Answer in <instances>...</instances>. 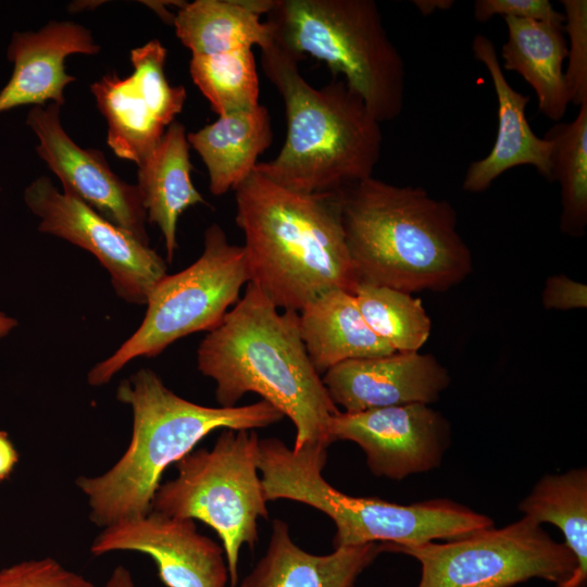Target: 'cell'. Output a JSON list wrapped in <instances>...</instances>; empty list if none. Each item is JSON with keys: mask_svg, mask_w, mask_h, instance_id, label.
<instances>
[{"mask_svg": "<svg viewBox=\"0 0 587 587\" xmlns=\"http://www.w3.org/2000/svg\"><path fill=\"white\" fill-rule=\"evenodd\" d=\"M503 20L508 39L501 47V68L519 73L536 93L538 111L560 121L570 104L563 70L567 52L563 24Z\"/></svg>", "mask_w": 587, "mask_h": 587, "instance_id": "cell-22", "label": "cell"}, {"mask_svg": "<svg viewBox=\"0 0 587 587\" xmlns=\"http://www.w3.org/2000/svg\"><path fill=\"white\" fill-rule=\"evenodd\" d=\"M268 547L243 587H355L360 574L383 552L380 542L313 554L297 546L287 523L274 520Z\"/></svg>", "mask_w": 587, "mask_h": 587, "instance_id": "cell-19", "label": "cell"}, {"mask_svg": "<svg viewBox=\"0 0 587 587\" xmlns=\"http://www.w3.org/2000/svg\"><path fill=\"white\" fill-rule=\"evenodd\" d=\"M236 192V224L254 284L278 309L301 311L360 283L341 223L339 191H291L254 171Z\"/></svg>", "mask_w": 587, "mask_h": 587, "instance_id": "cell-2", "label": "cell"}, {"mask_svg": "<svg viewBox=\"0 0 587 587\" xmlns=\"http://www.w3.org/2000/svg\"><path fill=\"white\" fill-rule=\"evenodd\" d=\"M541 302L547 310L570 311L587 308V286L559 274L546 279Z\"/></svg>", "mask_w": 587, "mask_h": 587, "instance_id": "cell-32", "label": "cell"}, {"mask_svg": "<svg viewBox=\"0 0 587 587\" xmlns=\"http://www.w3.org/2000/svg\"><path fill=\"white\" fill-rule=\"evenodd\" d=\"M353 295L367 326L396 352H416L428 340L432 321L421 299L365 282Z\"/></svg>", "mask_w": 587, "mask_h": 587, "instance_id": "cell-27", "label": "cell"}, {"mask_svg": "<svg viewBox=\"0 0 587 587\" xmlns=\"http://www.w3.org/2000/svg\"><path fill=\"white\" fill-rule=\"evenodd\" d=\"M273 139L271 116L264 105L234 112L187 134V140L204 163L210 191L222 196L236 190L259 163Z\"/></svg>", "mask_w": 587, "mask_h": 587, "instance_id": "cell-23", "label": "cell"}, {"mask_svg": "<svg viewBox=\"0 0 587 587\" xmlns=\"http://www.w3.org/2000/svg\"><path fill=\"white\" fill-rule=\"evenodd\" d=\"M60 110L51 102L28 111L26 124L38 138L37 154L59 177L63 193L149 245L147 212L137 186L113 173L101 151L77 146L62 127Z\"/></svg>", "mask_w": 587, "mask_h": 587, "instance_id": "cell-14", "label": "cell"}, {"mask_svg": "<svg viewBox=\"0 0 587 587\" xmlns=\"http://www.w3.org/2000/svg\"><path fill=\"white\" fill-rule=\"evenodd\" d=\"M116 399L132 409L129 445L104 473L76 479L90 521L102 528L150 512L164 471L212 432L262 428L284 417L265 400L232 408L193 403L168 389L150 369L123 379Z\"/></svg>", "mask_w": 587, "mask_h": 587, "instance_id": "cell-4", "label": "cell"}, {"mask_svg": "<svg viewBox=\"0 0 587 587\" xmlns=\"http://www.w3.org/2000/svg\"><path fill=\"white\" fill-rule=\"evenodd\" d=\"M192 170L185 126L175 121L138 165L136 186L147 212V222L160 228L170 262L177 248L179 216L192 205L207 203L191 182Z\"/></svg>", "mask_w": 587, "mask_h": 587, "instance_id": "cell-20", "label": "cell"}, {"mask_svg": "<svg viewBox=\"0 0 587 587\" xmlns=\"http://www.w3.org/2000/svg\"><path fill=\"white\" fill-rule=\"evenodd\" d=\"M327 433L332 444L360 446L375 476L396 480L437 469L451 441L448 420L424 403L338 412Z\"/></svg>", "mask_w": 587, "mask_h": 587, "instance_id": "cell-13", "label": "cell"}, {"mask_svg": "<svg viewBox=\"0 0 587 587\" xmlns=\"http://www.w3.org/2000/svg\"><path fill=\"white\" fill-rule=\"evenodd\" d=\"M544 137L552 145V182L561 188L560 229L582 237L587 226V101L573 121L555 124Z\"/></svg>", "mask_w": 587, "mask_h": 587, "instance_id": "cell-26", "label": "cell"}, {"mask_svg": "<svg viewBox=\"0 0 587 587\" xmlns=\"http://www.w3.org/2000/svg\"><path fill=\"white\" fill-rule=\"evenodd\" d=\"M298 63L274 43L261 50L263 72L285 104L287 135L279 153L255 171L308 195L337 192L373 176L383 146L380 122L342 78L315 88Z\"/></svg>", "mask_w": 587, "mask_h": 587, "instance_id": "cell-5", "label": "cell"}, {"mask_svg": "<svg viewBox=\"0 0 587 587\" xmlns=\"http://www.w3.org/2000/svg\"><path fill=\"white\" fill-rule=\"evenodd\" d=\"M563 32L567 34V66L564 71L570 103L587 101V1L561 0Z\"/></svg>", "mask_w": 587, "mask_h": 587, "instance_id": "cell-29", "label": "cell"}, {"mask_svg": "<svg viewBox=\"0 0 587 587\" xmlns=\"http://www.w3.org/2000/svg\"><path fill=\"white\" fill-rule=\"evenodd\" d=\"M17 461L18 454L8 434L0 430V480L10 476Z\"/></svg>", "mask_w": 587, "mask_h": 587, "instance_id": "cell-33", "label": "cell"}, {"mask_svg": "<svg viewBox=\"0 0 587 587\" xmlns=\"http://www.w3.org/2000/svg\"><path fill=\"white\" fill-rule=\"evenodd\" d=\"M249 282L243 246L229 243L223 228L211 224L204 232L201 255L155 285L141 324L112 355L89 371V385L109 383L133 359L155 357L183 337L211 332L238 302L241 287Z\"/></svg>", "mask_w": 587, "mask_h": 587, "instance_id": "cell-9", "label": "cell"}, {"mask_svg": "<svg viewBox=\"0 0 587 587\" xmlns=\"http://www.w3.org/2000/svg\"><path fill=\"white\" fill-rule=\"evenodd\" d=\"M104 587H135L130 572L123 565L116 566Z\"/></svg>", "mask_w": 587, "mask_h": 587, "instance_id": "cell-35", "label": "cell"}, {"mask_svg": "<svg viewBox=\"0 0 587 587\" xmlns=\"http://www.w3.org/2000/svg\"><path fill=\"white\" fill-rule=\"evenodd\" d=\"M189 72L218 116L260 105V85L252 49L192 55Z\"/></svg>", "mask_w": 587, "mask_h": 587, "instance_id": "cell-28", "label": "cell"}, {"mask_svg": "<svg viewBox=\"0 0 587 587\" xmlns=\"http://www.w3.org/2000/svg\"><path fill=\"white\" fill-rule=\"evenodd\" d=\"M166 53L162 43L152 39L130 51V76L108 73L90 85L108 123V146L137 166L157 147L187 97L184 86H172L166 79Z\"/></svg>", "mask_w": 587, "mask_h": 587, "instance_id": "cell-12", "label": "cell"}, {"mask_svg": "<svg viewBox=\"0 0 587 587\" xmlns=\"http://www.w3.org/2000/svg\"><path fill=\"white\" fill-rule=\"evenodd\" d=\"M450 379L448 370L434 355L419 351L347 360L322 377L332 401L348 413L429 404L439 399Z\"/></svg>", "mask_w": 587, "mask_h": 587, "instance_id": "cell-16", "label": "cell"}, {"mask_svg": "<svg viewBox=\"0 0 587 587\" xmlns=\"http://www.w3.org/2000/svg\"><path fill=\"white\" fill-rule=\"evenodd\" d=\"M259 440L254 429H223L211 449L192 450L176 462V477L160 484L151 501L153 511L201 521L217 534L230 587L238 584L241 548H254L258 520L268 519Z\"/></svg>", "mask_w": 587, "mask_h": 587, "instance_id": "cell-8", "label": "cell"}, {"mask_svg": "<svg viewBox=\"0 0 587 587\" xmlns=\"http://www.w3.org/2000/svg\"><path fill=\"white\" fill-rule=\"evenodd\" d=\"M299 330L320 375L347 360L396 352L367 326L354 295L342 289L329 290L299 311Z\"/></svg>", "mask_w": 587, "mask_h": 587, "instance_id": "cell-21", "label": "cell"}, {"mask_svg": "<svg viewBox=\"0 0 587 587\" xmlns=\"http://www.w3.org/2000/svg\"><path fill=\"white\" fill-rule=\"evenodd\" d=\"M240 587H243V586H240Z\"/></svg>", "mask_w": 587, "mask_h": 587, "instance_id": "cell-38", "label": "cell"}, {"mask_svg": "<svg viewBox=\"0 0 587 587\" xmlns=\"http://www.w3.org/2000/svg\"><path fill=\"white\" fill-rule=\"evenodd\" d=\"M17 324L16 319L0 311V338L9 335L17 326Z\"/></svg>", "mask_w": 587, "mask_h": 587, "instance_id": "cell-36", "label": "cell"}, {"mask_svg": "<svg viewBox=\"0 0 587 587\" xmlns=\"http://www.w3.org/2000/svg\"><path fill=\"white\" fill-rule=\"evenodd\" d=\"M24 201L39 218V232L70 241L97 258L124 301L146 304L152 289L167 275L164 259L148 243L78 199L60 192L47 176L26 187Z\"/></svg>", "mask_w": 587, "mask_h": 587, "instance_id": "cell-11", "label": "cell"}, {"mask_svg": "<svg viewBox=\"0 0 587 587\" xmlns=\"http://www.w3.org/2000/svg\"><path fill=\"white\" fill-rule=\"evenodd\" d=\"M414 7L423 16L432 15L436 11H445L452 8L453 0H414Z\"/></svg>", "mask_w": 587, "mask_h": 587, "instance_id": "cell-34", "label": "cell"}, {"mask_svg": "<svg viewBox=\"0 0 587 587\" xmlns=\"http://www.w3.org/2000/svg\"><path fill=\"white\" fill-rule=\"evenodd\" d=\"M277 309L248 283L241 299L201 340L197 367L215 382L220 407H236L247 392H255L295 425L294 450L328 447V422L340 411L309 359L299 312Z\"/></svg>", "mask_w": 587, "mask_h": 587, "instance_id": "cell-1", "label": "cell"}, {"mask_svg": "<svg viewBox=\"0 0 587 587\" xmlns=\"http://www.w3.org/2000/svg\"><path fill=\"white\" fill-rule=\"evenodd\" d=\"M472 52L491 78L498 104V129L489 153L470 163L462 189L472 193L486 191L501 174L520 165H532L552 182V145L547 138L537 136L526 118L529 97L509 84L495 45L488 37L476 35Z\"/></svg>", "mask_w": 587, "mask_h": 587, "instance_id": "cell-18", "label": "cell"}, {"mask_svg": "<svg viewBox=\"0 0 587 587\" xmlns=\"http://www.w3.org/2000/svg\"><path fill=\"white\" fill-rule=\"evenodd\" d=\"M0 587H98L84 576L46 557L23 561L0 571Z\"/></svg>", "mask_w": 587, "mask_h": 587, "instance_id": "cell-30", "label": "cell"}, {"mask_svg": "<svg viewBox=\"0 0 587 587\" xmlns=\"http://www.w3.org/2000/svg\"><path fill=\"white\" fill-rule=\"evenodd\" d=\"M380 545L383 552L403 553L420 562L417 587H512L530 578L560 587L577 569L566 545L526 516L502 528L486 527L441 544Z\"/></svg>", "mask_w": 587, "mask_h": 587, "instance_id": "cell-10", "label": "cell"}, {"mask_svg": "<svg viewBox=\"0 0 587 587\" xmlns=\"http://www.w3.org/2000/svg\"><path fill=\"white\" fill-rule=\"evenodd\" d=\"M274 0H196L184 3L173 25L192 55H210L273 43L271 25L261 21Z\"/></svg>", "mask_w": 587, "mask_h": 587, "instance_id": "cell-24", "label": "cell"}, {"mask_svg": "<svg viewBox=\"0 0 587 587\" xmlns=\"http://www.w3.org/2000/svg\"><path fill=\"white\" fill-rule=\"evenodd\" d=\"M346 243L360 282L412 294L447 291L473 270L457 211L420 186L373 176L339 190Z\"/></svg>", "mask_w": 587, "mask_h": 587, "instance_id": "cell-3", "label": "cell"}, {"mask_svg": "<svg viewBox=\"0 0 587 587\" xmlns=\"http://www.w3.org/2000/svg\"><path fill=\"white\" fill-rule=\"evenodd\" d=\"M574 587H586V583L579 584V585L574 586Z\"/></svg>", "mask_w": 587, "mask_h": 587, "instance_id": "cell-37", "label": "cell"}, {"mask_svg": "<svg viewBox=\"0 0 587 587\" xmlns=\"http://www.w3.org/2000/svg\"><path fill=\"white\" fill-rule=\"evenodd\" d=\"M113 551H135L155 562L166 587H225L228 569L223 547L200 534L191 519L153 510L102 528L90 546L100 557Z\"/></svg>", "mask_w": 587, "mask_h": 587, "instance_id": "cell-15", "label": "cell"}, {"mask_svg": "<svg viewBox=\"0 0 587 587\" xmlns=\"http://www.w3.org/2000/svg\"><path fill=\"white\" fill-rule=\"evenodd\" d=\"M327 447L290 449L278 438L259 440L258 467L266 501L287 499L310 505L336 526L334 548L382 542L396 546L448 540L494 526L485 514L450 499L398 504L344 494L323 477Z\"/></svg>", "mask_w": 587, "mask_h": 587, "instance_id": "cell-6", "label": "cell"}, {"mask_svg": "<svg viewBox=\"0 0 587 587\" xmlns=\"http://www.w3.org/2000/svg\"><path fill=\"white\" fill-rule=\"evenodd\" d=\"M266 22L273 43L299 62H324L358 93L378 122L403 109V59L373 0H274Z\"/></svg>", "mask_w": 587, "mask_h": 587, "instance_id": "cell-7", "label": "cell"}, {"mask_svg": "<svg viewBox=\"0 0 587 587\" xmlns=\"http://www.w3.org/2000/svg\"><path fill=\"white\" fill-rule=\"evenodd\" d=\"M473 8L478 23H486L495 15L557 24L564 22L563 13L549 0H476Z\"/></svg>", "mask_w": 587, "mask_h": 587, "instance_id": "cell-31", "label": "cell"}, {"mask_svg": "<svg viewBox=\"0 0 587 587\" xmlns=\"http://www.w3.org/2000/svg\"><path fill=\"white\" fill-rule=\"evenodd\" d=\"M519 509L538 524L550 523L563 534L577 562L573 577L563 586L574 587L587 578V470L572 469L541 477Z\"/></svg>", "mask_w": 587, "mask_h": 587, "instance_id": "cell-25", "label": "cell"}, {"mask_svg": "<svg viewBox=\"0 0 587 587\" xmlns=\"http://www.w3.org/2000/svg\"><path fill=\"white\" fill-rule=\"evenodd\" d=\"M99 51L91 32L71 21H52L37 32H14L8 47L13 72L0 91V113L48 100L62 107L65 87L76 80L65 71V59Z\"/></svg>", "mask_w": 587, "mask_h": 587, "instance_id": "cell-17", "label": "cell"}]
</instances>
